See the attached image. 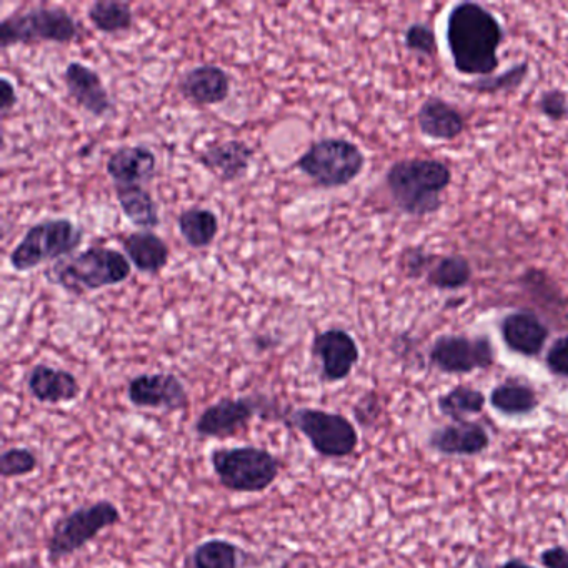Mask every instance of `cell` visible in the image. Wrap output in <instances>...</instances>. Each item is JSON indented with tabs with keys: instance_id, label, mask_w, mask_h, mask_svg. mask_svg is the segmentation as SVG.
<instances>
[{
	"instance_id": "obj_1",
	"label": "cell",
	"mask_w": 568,
	"mask_h": 568,
	"mask_svg": "<svg viewBox=\"0 0 568 568\" xmlns=\"http://www.w3.org/2000/svg\"><path fill=\"white\" fill-rule=\"evenodd\" d=\"M447 42L460 74L488 78L498 68L497 51L504 42V29L480 4L462 2L448 14Z\"/></svg>"
},
{
	"instance_id": "obj_2",
	"label": "cell",
	"mask_w": 568,
	"mask_h": 568,
	"mask_svg": "<svg viewBox=\"0 0 568 568\" xmlns=\"http://www.w3.org/2000/svg\"><path fill=\"white\" fill-rule=\"evenodd\" d=\"M452 172L435 159H408L388 169L385 184L394 204L408 215L434 214L440 195L450 185Z\"/></svg>"
},
{
	"instance_id": "obj_3",
	"label": "cell",
	"mask_w": 568,
	"mask_h": 568,
	"mask_svg": "<svg viewBox=\"0 0 568 568\" xmlns=\"http://www.w3.org/2000/svg\"><path fill=\"white\" fill-rule=\"evenodd\" d=\"M129 258L115 248L91 247L78 255L55 262L45 277L51 284L75 295L122 284L131 277Z\"/></svg>"
},
{
	"instance_id": "obj_4",
	"label": "cell",
	"mask_w": 568,
	"mask_h": 568,
	"mask_svg": "<svg viewBox=\"0 0 568 568\" xmlns=\"http://www.w3.org/2000/svg\"><path fill=\"white\" fill-rule=\"evenodd\" d=\"M211 464L219 484L239 494H261L281 475V460L255 445L215 448L211 454Z\"/></svg>"
},
{
	"instance_id": "obj_5",
	"label": "cell",
	"mask_w": 568,
	"mask_h": 568,
	"mask_svg": "<svg viewBox=\"0 0 568 568\" xmlns=\"http://www.w3.org/2000/svg\"><path fill=\"white\" fill-rule=\"evenodd\" d=\"M122 515L118 505L111 500L82 505L71 514L55 521L48 538L49 564L58 565L65 557L82 550L85 545L99 537L105 528L121 524Z\"/></svg>"
},
{
	"instance_id": "obj_6",
	"label": "cell",
	"mask_w": 568,
	"mask_h": 568,
	"mask_svg": "<svg viewBox=\"0 0 568 568\" xmlns=\"http://www.w3.org/2000/svg\"><path fill=\"white\" fill-rule=\"evenodd\" d=\"M284 424L307 438L315 454L324 458L351 457L358 447V432L345 415L321 408L288 410Z\"/></svg>"
},
{
	"instance_id": "obj_7",
	"label": "cell",
	"mask_w": 568,
	"mask_h": 568,
	"mask_svg": "<svg viewBox=\"0 0 568 568\" xmlns=\"http://www.w3.org/2000/svg\"><path fill=\"white\" fill-rule=\"evenodd\" d=\"M288 410H281L277 402L264 395L221 398L209 405L197 420L194 430L202 438H231L241 434L255 417L284 422Z\"/></svg>"
},
{
	"instance_id": "obj_8",
	"label": "cell",
	"mask_w": 568,
	"mask_h": 568,
	"mask_svg": "<svg viewBox=\"0 0 568 568\" xmlns=\"http://www.w3.org/2000/svg\"><path fill=\"white\" fill-rule=\"evenodd\" d=\"M82 239L84 231L69 219L39 222L12 251L11 265L18 272H28L44 262L69 257L81 247Z\"/></svg>"
},
{
	"instance_id": "obj_9",
	"label": "cell",
	"mask_w": 568,
	"mask_h": 568,
	"mask_svg": "<svg viewBox=\"0 0 568 568\" xmlns=\"http://www.w3.org/2000/svg\"><path fill=\"white\" fill-rule=\"evenodd\" d=\"M297 168L321 187H344L364 171L365 155L354 142L322 139L301 155Z\"/></svg>"
},
{
	"instance_id": "obj_10",
	"label": "cell",
	"mask_w": 568,
	"mask_h": 568,
	"mask_svg": "<svg viewBox=\"0 0 568 568\" xmlns=\"http://www.w3.org/2000/svg\"><path fill=\"white\" fill-rule=\"evenodd\" d=\"M78 36V22L62 8L29 9L0 22V45L4 49L32 42L71 44Z\"/></svg>"
},
{
	"instance_id": "obj_11",
	"label": "cell",
	"mask_w": 568,
	"mask_h": 568,
	"mask_svg": "<svg viewBox=\"0 0 568 568\" xmlns=\"http://www.w3.org/2000/svg\"><path fill=\"white\" fill-rule=\"evenodd\" d=\"M494 361L495 352L488 337L444 335L430 348L432 364L445 374H470L491 367Z\"/></svg>"
},
{
	"instance_id": "obj_12",
	"label": "cell",
	"mask_w": 568,
	"mask_h": 568,
	"mask_svg": "<svg viewBox=\"0 0 568 568\" xmlns=\"http://www.w3.org/2000/svg\"><path fill=\"white\" fill-rule=\"evenodd\" d=\"M128 397L134 407L182 412L191 405L184 382L174 374H142L128 385Z\"/></svg>"
},
{
	"instance_id": "obj_13",
	"label": "cell",
	"mask_w": 568,
	"mask_h": 568,
	"mask_svg": "<svg viewBox=\"0 0 568 568\" xmlns=\"http://www.w3.org/2000/svg\"><path fill=\"white\" fill-rule=\"evenodd\" d=\"M312 355L321 362L322 381H345L361 358L357 342L344 328H328L315 335Z\"/></svg>"
},
{
	"instance_id": "obj_14",
	"label": "cell",
	"mask_w": 568,
	"mask_h": 568,
	"mask_svg": "<svg viewBox=\"0 0 568 568\" xmlns=\"http://www.w3.org/2000/svg\"><path fill=\"white\" fill-rule=\"evenodd\" d=\"M490 437L478 422H454L435 428L428 437V447L447 457H475L487 450Z\"/></svg>"
},
{
	"instance_id": "obj_15",
	"label": "cell",
	"mask_w": 568,
	"mask_h": 568,
	"mask_svg": "<svg viewBox=\"0 0 568 568\" xmlns=\"http://www.w3.org/2000/svg\"><path fill=\"white\" fill-rule=\"evenodd\" d=\"M64 81L69 94L78 102L79 108L94 118H108L114 111V104L101 75L88 65L82 62H71L65 69Z\"/></svg>"
},
{
	"instance_id": "obj_16",
	"label": "cell",
	"mask_w": 568,
	"mask_h": 568,
	"mask_svg": "<svg viewBox=\"0 0 568 568\" xmlns=\"http://www.w3.org/2000/svg\"><path fill=\"white\" fill-rule=\"evenodd\" d=\"M26 384L29 394L41 404H69L78 400L82 392L81 384L72 372L45 364L34 365L29 371Z\"/></svg>"
},
{
	"instance_id": "obj_17",
	"label": "cell",
	"mask_w": 568,
	"mask_h": 568,
	"mask_svg": "<svg viewBox=\"0 0 568 568\" xmlns=\"http://www.w3.org/2000/svg\"><path fill=\"white\" fill-rule=\"evenodd\" d=\"M501 337L515 354L537 357L547 344L548 328L530 312H514L501 321Z\"/></svg>"
},
{
	"instance_id": "obj_18",
	"label": "cell",
	"mask_w": 568,
	"mask_h": 568,
	"mask_svg": "<svg viewBox=\"0 0 568 568\" xmlns=\"http://www.w3.org/2000/svg\"><path fill=\"white\" fill-rule=\"evenodd\" d=\"M182 95L195 105H215L224 102L231 92V78L219 65H199L191 69L179 84Z\"/></svg>"
},
{
	"instance_id": "obj_19",
	"label": "cell",
	"mask_w": 568,
	"mask_h": 568,
	"mask_svg": "<svg viewBox=\"0 0 568 568\" xmlns=\"http://www.w3.org/2000/svg\"><path fill=\"white\" fill-rule=\"evenodd\" d=\"M158 172V158L144 145L121 148L108 161V174L115 185H141L152 181Z\"/></svg>"
},
{
	"instance_id": "obj_20",
	"label": "cell",
	"mask_w": 568,
	"mask_h": 568,
	"mask_svg": "<svg viewBox=\"0 0 568 568\" xmlns=\"http://www.w3.org/2000/svg\"><path fill=\"white\" fill-rule=\"evenodd\" d=\"M254 149L242 141H227L211 145L199 155V164L217 174L222 181L234 182L244 178L251 168Z\"/></svg>"
},
{
	"instance_id": "obj_21",
	"label": "cell",
	"mask_w": 568,
	"mask_h": 568,
	"mask_svg": "<svg viewBox=\"0 0 568 568\" xmlns=\"http://www.w3.org/2000/svg\"><path fill=\"white\" fill-rule=\"evenodd\" d=\"M417 119L422 134L435 141H454L465 129L460 112L438 98L425 101L418 111Z\"/></svg>"
},
{
	"instance_id": "obj_22",
	"label": "cell",
	"mask_w": 568,
	"mask_h": 568,
	"mask_svg": "<svg viewBox=\"0 0 568 568\" xmlns=\"http://www.w3.org/2000/svg\"><path fill=\"white\" fill-rule=\"evenodd\" d=\"M129 261L142 274H159L168 265L169 245L151 231L134 232L122 242Z\"/></svg>"
},
{
	"instance_id": "obj_23",
	"label": "cell",
	"mask_w": 568,
	"mask_h": 568,
	"mask_svg": "<svg viewBox=\"0 0 568 568\" xmlns=\"http://www.w3.org/2000/svg\"><path fill=\"white\" fill-rule=\"evenodd\" d=\"M119 204L124 211L125 217L138 227L154 229L161 224L159 207L151 192L142 185H115Z\"/></svg>"
},
{
	"instance_id": "obj_24",
	"label": "cell",
	"mask_w": 568,
	"mask_h": 568,
	"mask_svg": "<svg viewBox=\"0 0 568 568\" xmlns=\"http://www.w3.org/2000/svg\"><path fill=\"white\" fill-rule=\"evenodd\" d=\"M490 404L500 414L520 417L531 414L538 407V395L528 384L507 381L491 390Z\"/></svg>"
},
{
	"instance_id": "obj_25",
	"label": "cell",
	"mask_w": 568,
	"mask_h": 568,
	"mask_svg": "<svg viewBox=\"0 0 568 568\" xmlns=\"http://www.w3.org/2000/svg\"><path fill=\"white\" fill-rule=\"evenodd\" d=\"M179 231L191 247H209L219 234L217 215L209 209H189L179 217Z\"/></svg>"
},
{
	"instance_id": "obj_26",
	"label": "cell",
	"mask_w": 568,
	"mask_h": 568,
	"mask_svg": "<svg viewBox=\"0 0 568 568\" xmlns=\"http://www.w3.org/2000/svg\"><path fill=\"white\" fill-rule=\"evenodd\" d=\"M471 267L467 258L462 255L435 257L427 272V282L432 287L440 291H457L470 282Z\"/></svg>"
},
{
	"instance_id": "obj_27",
	"label": "cell",
	"mask_w": 568,
	"mask_h": 568,
	"mask_svg": "<svg viewBox=\"0 0 568 568\" xmlns=\"http://www.w3.org/2000/svg\"><path fill=\"white\" fill-rule=\"evenodd\" d=\"M89 21L104 34L125 32L134 24L131 6L118 0H99L89 8Z\"/></svg>"
},
{
	"instance_id": "obj_28",
	"label": "cell",
	"mask_w": 568,
	"mask_h": 568,
	"mask_svg": "<svg viewBox=\"0 0 568 568\" xmlns=\"http://www.w3.org/2000/svg\"><path fill=\"white\" fill-rule=\"evenodd\" d=\"M241 548L224 538L202 541L191 555L192 568H239Z\"/></svg>"
},
{
	"instance_id": "obj_29",
	"label": "cell",
	"mask_w": 568,
	"mask_h": 568,
	"mask_svg": "<svg viewBox=\"0 0 568 568\" xmlns=\"http://www.w3.org/2000/svg\"><path fill=\"white\" fill-rule=\"evenodd\" d=\"M485 407V395L477 388L457 385L438 397V410L454 422L467 420L468 415L480 414Z\"/></svg>"
},
{
	"instance_id": "obj_30",
	"label": "cell",
	"mask_w": 568,
	"mask_h": 568,
	"mask_svg": "<svg viewBox=\"0 0 568 568\" xmlns=\"http://www.w3.org/2000/svg\"><path fill=\"white\" fill-rule=\"evenodd\" d=\"M39 458L31 448L14 447L0 455V475L4 478H19L34 474Z\"/></svg>"
},
{
	"instance_id": "obj_31",
	"label": "cell",
	"mask_w": 568,
	"mask_h": 568,
	"mask_svg": "<svg viewBox=\"0 0 568 568\" xmlns=\"http://www.w3.org/2000/svg\"><path fill=\"white\" fill-rule=\"evenodd\" d=\"M528 74L527 62L514 65V68L505 71L504 74L497 78H484L480 81L474 82L470 85L474 91L481 92V94H497V92L515 91L524 84L525 78Z\"/></svg>"
},
{
	"instance_id": "obj_32",
	"label": "cell",
	"mask_w": 568,
	"mask_h": 568,
	"mask_svg": "<svg viewBox=\"0 0 568 568\" xmlns=\"http://www.w3.org/2000/svg\"><path fill=\"white\" fill-rule=\"evenodd\" d=\"M405 45L410 49L412 52H418V54L434 55L437 52V38L435 32L432 31L428 26L414 24L407 29L405 34Z\"/></svg>"
},
{
	"instance_id": "obj_33",
	"label": "cell",
	"mask_w": 568,
	"mask_h": 568,
	"mask_svg": "<svg viewBox=\"0 0 568 568\" xmlns=\"http://www.w3.org/2000/svg\"><path fill=\"white\" fill-rule=\"evenodd\" d=\"M354 417L358 425L364 428L374 427L375 422L381 418L382 407L378 395L375 392H368L364 397L358 398L354 405Z\"/></svg>"
},
{
	"instance_id": "obj_34",
	"label": "cell",
	"mask_w": 568,
	"mask_h": 568,
	"mask_svg": "<svg viewBox=\"0 0 568 568\" xmlns=\"http://www.w3.org/2000/svg\"><path fill=\"white\" fill-rule=\"evenodd\" d=\"M538 109L545 118L551 119V121H561L568 115L567 95L557 89L544 92L538 101Z\"/></svg>"
},
{
	"instance_id": "obj_35",
	"label": "cell",
	"mask_w": 568,
	"mask_h": 568,
	"mask_svg": "<svg viewBox=\"0 0 568 568\" xmlns=\"http://www.w3.org/2000/svg\"><path fill=\"white\" fill-rule=\"evenodd\" d=\"M547 367L551 374L568 378V335L557 338L548 348Z\"/></svg>"
},
{
	"instance_id": "obj_36",
	"label": "cell",
	"mask_w": 568,
	"mask_h": 568,
	"mask_svg": "<svg viewBox=\"0 0 568 568\" xmlns=\"http://www.w3.org/2000/svg\"><path fill=\"white\" fill-rule=\"evenodd\" d=\"M435 261L434 255L425 254L422 248H415V251H407L404 255V268L405 274L408 275V277H418V275L422 274V272L427 271L430 268L432 262Z\"/></svg>"
},
{
	"instance_id": "obj_37",
	"label": "cell",
	"mask_w": 568,
	"mask_h": 568,
	"mask_svg": "<svg viewBox=\"0 0 568 568\" xmlns=\"http://www.w3.org/2000/svg\"><path fill=\"white\" fill-rule=\"evenodd\" d=\"M540 564L545 568H568V548L560 545L545 548L540 554Z\"/></svg>"
},
{
	"instance_id": "obj_38",
	"label": "cell",
	"mask_w": 568,
	"mask_h": 568,
	"mask_svg": "<svg viewBox=\"0 0 568 568\" xmlns=\"http://www.w3.org/2000/svg\"><path fill=\"white\" fill-rule=\"evenodd\" d=\"M18 104L14 84L8 78L0 79V109L2 112L11 111Z\"/></svg>"
},
{
	"instance_id": "obj_39",
	"label": "cell",
	"mask_w": 568,
	"mask_h": 568,
	"mask_svg": "<svg viewBox=\"0 0 568 568\" xmlns=\"http://www.w3.org/2000/svg\"><path fill=\"white\" fill-rule=\"evenodd\" d=\"M500 568H535L531 567L527 561L520 560V558H510V560L505 561V564L500 565Z\"/></svg>"
},
{
	"instance_id": "obj_40",
	"label": "cell",
	"mask_w": 568,
	"mask_h": 568,
	"mask_svg": "<svg viewBox=\"0 0 568 568\" xmlns=\"http://www.w3.org/2000/svg\"><path fill=\"white\" fill-rule=\"evenodd\" d=\"M11 568H41L39 561L36 558H28V560L18 561V564H12Z\"/></svg>"
}]
</instances>
